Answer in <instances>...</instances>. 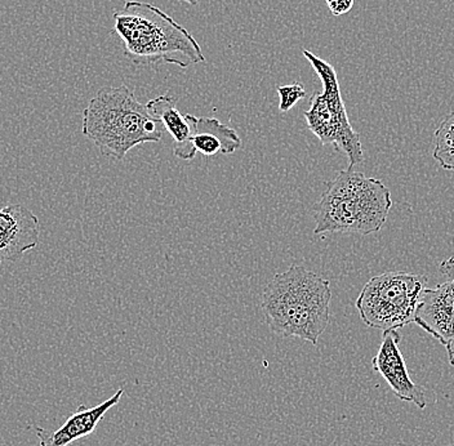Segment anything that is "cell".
I'll return each mask as SVG.
<instances>
[{
  "label": "cell",
  "instance_id": "cell-15",
  "mask_svg": "<svg viewBox=\"0 0 454 446\" xmlns=\"http://www.w3.org/2000/svg\"><path fill=\"white\" fill-rule=\"evenodd\" d=\"M325 3L331 13L336 17L350 12L354 7V0H325Z\"/></svg>",
  "mask_w": 454,
  "mask_h": 446
},
{
  "label": "cell",
  "instance_id": "cell-7",
  "mask_svg": "<svg viewBox=\"0 0 454 446\" xmlns=\"http://www.w3.org/2000/svg\"><path fill=\"white\" fill-rule=\"evenodd\" d=\"M39 218L22 204L0 209V263L16 262L38 246Z\"/></svg>",
  "mask_w": 454,
  "mask_h": 446
},
{
  "label": "cell",
  "instance_id": "cell-6",
  "mask_svg": "<svg viewBox=\"0 0 454 446\" xmlns=\"http://www.w3.org/2000/svg\"><path fill=\"white\" fill-rule=\"evenodd\" d=\"M426 286L425 275L385 272L365 284L355 306L365 325L382 332L397 331L414 323Z\"/></svg>",
  "mask_w": 454,
  "mask_h": 446
},
{
  "label": "cell",
  "instance_id": "cell-9",
  "mask_svg": "<svg viewBox=\"0 0 454 446\" xmlns=\"http://www.w3.org/2000/svg\"><path fill=\"white\" fill-rule=\"evenodd\" d=\"M192 121V135L184 145H176L175 155L184 161L194 160L197 153L204 156L230 155L241 147L237 130L215 118H198L187 113Z\"/></svg>",
  "mask_w": 454,
  "mask_h": 446
},
{
  "label": "cell",
  "instance_id": "cell-13",
  "mask_svg": "<svg viewBox=\"0 0 454 446\" xmlns=\"http://www.w3.org/2000/svg\"><path fill=\"white\" fill-rule=\"evenodd\" d=\"M433 156L442 169L454 172V112L440 123L434 133Z\"/></svg>",
  "mask_w": 454,
  "mask_h": 446
},
{
  "label": "cell",
  "instance_id": "cell-2",
  "mask_svg": "<svg viewBox=\"0 0 454 446\" xmlns=\"http://www.w3.org/2000/svg\"><path fill=\"white\" fill-rule=\"evenodd\" d=\"M114 30L123 42L124 56L137 67L170 64L187 69L206 61L190 31L149 3L127 2L114 14Z\"/></svg>",
  "mask_w": 454,
  "mask_h": 446
},
{
  "label": "cell",
  "instance_id": "cell-1",
  "mask_svg": "<svg viewBox=\"0 0 454 446\" xmlns=\"http://www.w3.org/2000/svg\"><path fill=\"white\" fill-rule=\"evenodd\" d=\"M331 283L303 266L292 265L263 289L266 323L274 333L317 346L331 320Z\"/></svg>",
  "mask_w": 454,
  "mask_h": 446
},
{
  "label": "cell",
  "instance_id": "cell-17",
  "mask_svg": "<svg viewBox=\"0 0 454 446\" xmlns=\"http://www.w3.org/2000/svg\"><path fill=\"white\" fill-rule=\"evenodd\" d=\"M444 348L447 349L448 359H450V365L454 366V338L448 345H445Z\"/></svg>",
  "mask_w": 454,
  "mask_h": 446
},
{
  "label": "cell",
  "instance_id": "cell-3",
  "mask_svg": "<svg viewBox=\"0 0 454 446\" xmlns=\"http://www.w3.org/2000/svg\"><path fill=\"white\" fill-rule=\"evenodd\" d=\"M391 208L390 190L381 180L348 168L326 184L315 209L314 234H376Z\"/></svg>",
  "mask_w": 454,
  "mask_h": 446
},
{
  "label": "cell",
  "instance_id": "cell-4",
  "mask_svg": "<svg viewBox=\"0 0 454 446\" xmlns=\"http://www.w3.org/2000/svg\"><path fill=\"white\" fill-rule=\"evenodd\" d=\"M158 119L127 85L104 88L83 112L82 132L102 155L121 161L130 150L159 142L163 130Z\"/></svg>",
  "mask_w": 454,
  "mask_h": 446
},
{
  "label": "cell",
  "instance_id": "cell-5",
  "mask_svg": "<svg viewBox=\"0 0 454 446\" xmlns=\"http://www.w3.org/2000/svg\"><path fill=\"white\" fill-rule=\"evenodd\" d=\"M302 55L310 62L323 84V92H315L311 96L310 107L305 113L309 129L325 146L332 145L337 152L345 153L348 168L353 169L364 161V153L360 135L355 132L348 121L337 71L329 62L310 51L303 50Z\"/></svg>",
  "mask_w": 454,
  "mask_h": 446
},
{
  "label": "cell",
  "instance_id": "cell-12",
  "mask_svg": "<svg viewBox=\"0 0 454 446\" xmlns=\"http://www.w3.org/2000/svg\"><path fill=\"white\" fill-rule=\"evenodd\" d=\"M147 110L160 121L161 127L172 136L176 145H184L192 135V121L183 115L176 106V98L169 95H161L146 104Z\"/></svg>",
  "mask_w": 454,
  "mask_h": 446
},
{
  "label": "cell",
  "instance_id": "cell-8",
  "mask_svg": "<svg viewBox=\"0 0 454 446\" xmlns=\"http://www.w3.org/2000/svg\"><path fill=\"white\" fill-rule=\"evenodd\" d=\"M402 337L397 331L383 332V340L379 352L372 360V368L381 374L394 394L403 402L413 403L419 409L427 406L421 386L411 380L407 364L400 352Z\"/></svg>",
  "mask_w": 454,
  "mask_h": 446
},
{
  "label": "cell",
  "instance_id": "cell-10",
  "mask_svg": "<svg viewBox=\"0 0 454 446\" xmlns=\"http://www.w3.org/2000/svg\"><path fill=\"white\" fill-rule=\"evenodd\" d=\"M414 323L442 346L454 338V279L426 288L414 314Z\"/></svg>",
  "mask_w": 454,
  "mask_h": 446
},
{
  "label": "cell",
  "instance_id": "cell-11",
  "mask_svg": "<svg viewBox=\"0 0 454 446\" xmlns=\"http://www.w3.org/2000/svg\"><path fill=\"white\" fill-rule=\"evenodd\" d=\"M124 388H119L110 399L93 408L81 406L78 411L71 414L61 427L53 433H48L42 427H36V436L41 446H69L76 440L83 439L95 433L98 423L104 419L107 411L121 403Z\"/></svg>",
  "mask_w": 454,
  "mask_h": 446
},
{
  "label": "cell",
  "instance_id": "cell-18",
  "mask_svg": "<svg viewBox=\"0 0 454 446\" xmlns=\"http://www.w3.org/2000/svg\"><path fill=\"white\" fill-rule=\"evenodd\" d=\"M177 2L187 3V4L192 5V7H197L199 0H177Z\"/></svg>",
  "mask_w": 454,
  "mask_h": 446
},
{
  "label": "cell",
  "instance_id": "cell-14",
  "mask_svg": "<svg viewBox=\"0 0 454 446\" xmlns=\"http://www.w3.org/2000/svg\"><path fill=\"white\" fill-rule=\"evenodd\" d=\"M278 95L280 98V113H288L301 99L306 98V90L302 83L282 85L278 88Z\"/></svg>",
  "mask_w": 454,
  "mask_h": 446
},
{
  "label": "cell",
  "instance_id": "cell-16",
  "mask_svg": "<svg viewBox=\"0 0 454 446\" xmlns=\"http://www.w3.org/2000/svg\"><path fill=\"white\" fill-rule=\"evenodd\" d=\"M439 271L450 279H454V255L440 262Z\"/></svg>",
  "mask_w": 454,
  "mask_h": 446
}]
</instances>
